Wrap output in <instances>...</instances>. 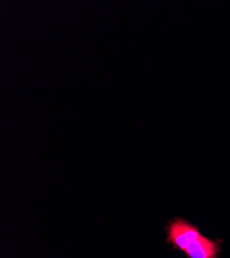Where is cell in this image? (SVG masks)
Listing matches in <instances>:
<instances>
[{
	"label": "cell",
	"mask_w": 230,
	"mask_h": 258,
	"mask_svg": "<svg viewBox=\"0 0 230 258\" xmlns=\"http://www.w3.org/2000/svg\"><path fill=\"white\" fill-rule=\"evenodd\" d=\"M166 231L167 242L182 251H185L202 235L195 225L183 218H176L170 221Z\"/></svg>",
	"instance_id": "obj_1"
},
{
	"label": "cell",
	"mask_w": 230,
	"mask_h": 258,
	"mask_svg": "<svg viewBox=\"0 0 230 258\" xmlns=\"http://www.w3.org/2000/svg\"><path fill=\"white\" fill-rule=\"evenodd\" d=\"M184 252L189 258H217L219 245L217 242L201 235Z\"/></svg>",
	"instance_id": "obj_2"
}]
</instances>
